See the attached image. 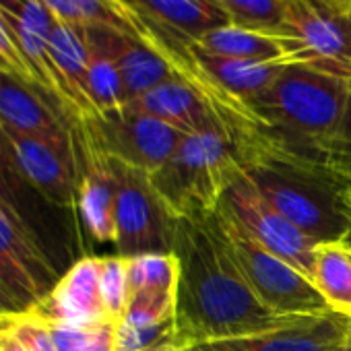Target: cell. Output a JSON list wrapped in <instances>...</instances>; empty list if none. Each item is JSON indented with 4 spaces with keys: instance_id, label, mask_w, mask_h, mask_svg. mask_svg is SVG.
Instances as JSON below:
<instances>
[{
    "instance_id": "1",
    "label": "cell",
    "mask_w": 351,
    "mask_h": 351,
    "mask_svg": "<svg viewBox=\"0 0 351 351\" xmlns=\"http://www.w3.org/2000/svg\"><path fill=\"white\" fill-rule=\"evenodd\" d=\"M213 211L173 223L171 252L180 263L173 316L178 349L269 332L306 318L277 316L258 302L236 269Z\"/></svg>"
},
{
    "instance_id": "2",
    "label": "cell",
    "mask_w": 351,
    "mask_h": 351,
    "mask_svg": "<svg viewBox=\"0 0 351 351\" xmlns=\"http://www.w3.org/2000/svg\"><path fill=\"white\" fill-rule=\"evenodd\" d=\"M244 159L240 138L219 116L215 126L186 134L176 153L149 173V180L171 219L197 217L219 205L236 176L248 167Z\"/></svg>"
},
{
    "instance_id": "3",
    "label": "cell",
    "mask_w": 351,
    "mask_h": 351,
    "mask_svg": "<svg viewBox=\"0 0 351 351\" xmlns=\"http://www.w3.org/2000/svg\"><path fill=\"white\" fill-rule=\"evenodd\" d=\"M349 99V81L287 64L263 93L246 104L271 130L304 136L320 147L337 136Z\"/></svg>"
},
{
    "instance_id": "4",
    "label": "cell",
    "mask_w": 351,
    "mask_h": 351,
    "mask_svg": "<svg viewBox=\"0 0 351 351\" xmlns=\"http://www.w3.org/2000/svg\"><path fill=\"white\" fill-rule=\"evenodd\" d=\"M213 215L236 269L265 308L285 318L318 316L332 310L310 279L261 246L226 205L219 203Z\"/></svg>"
},
{
    "instance_id": "5",
    "label": "cell",
    "mask_w": 351,
    "mask_h": 351,
    "mask_svg": "<svg viewBox=\"0 0 351 351\" xmlns=\"http://www.w3.org/2000/svg\"><path fill=\"white\" fill-rule=\"evenodd\" d=\"M275 36L287 64H302L351 83V44L330 0H287Z\"/></svg>"
},
{
    "instance_id": "6",
    "label": "cell",
    "mask_w": 351,
    "mask_h": 351,
    "mask_svg": "<svg viewBox=\"0 0 351 351\" xmlns=\"http://www.w3.org/2000/svg\"><path fill=\"white\" fill-rule=\"evenodd\" d=\"M106 155V153H104ZM110 167L116 178V250L130 258L149 252H171L173 223L155 195L149 173L114 157Z\"/></svg>"
},
{
    "instance_id": "7",
    "label": "cell",
    "mask_w": 351,
    "mask_h": 351,
    "mask_svg": "<svg viewBox=\"0 0 351 351\" xmlns=\"http://www.w3.org/2000/svg\"><path fill=\"white\" fill-rule=\"evenodd\" d=\"M77 126L101 153L147 173L157 171L186 136L169 124L122 108L83 118Z\"/></svg>"
},
{
    "instance_id": "8",
    "label": "cell",
    "mask_w": 351,
    "mask_h": 351,
    "mask_svg": "<svg viewBox=\"0 0 351 351\" xmlns=\"http://www.w3.org/2000/svg\"><path fill=\"white\" fill-rule=\"evenodd\" d=\"M219 203L234 213L242 228L261 246L300 271L306 279H314V258L318 242L300 232L261 195L248 167H244L236 176Z\"/></svg>"
},
{
    "instance_id": "9",
    "label": "cell",
    "mask_w": 351,
    "mask_h": 351,
    "mask_svg": "<svg viewBox=\"0 0 351 351\" xmlns=\"http://www.w3.org/2000/svg\"><path fill=\"white\" fill-rule=\"evenodd\" d=\"M0 126L9 143L11 161L19 178L54 205H77L81 178L77 138L50 141L17 132L5 124Z\"/></svg>"
},
{
    "instance_id": "10",
    "label": "cell",
    "mask_w": 351,
    "mask_h": 351,
    "mask_svg": "<svg viewBox=\"0 0 351 351\" xmlns=\"http://www.w3.org/2000/svg\"><path fill=\"white\" fill-rule=\"evenodd\" d=\"M141 23L145 38L161 48L186 52L209 32L230 23L219 0H118Z\"/></svg>"
},
{
    "instance_id": "11",
    "label": "cell",
    "mask_w": 351,
    "mask_h": 351,
    "mask_svg": "<svg viewBox=\"0 0 351 351\" xmlns=\"http://www.w3.org/2000/svg\"><path fill=\"white\" fill-rule=\"evenodd\" d=\"M261 195L300 232L318 244L341 242L351 226V217L337 211L332 201L322 199L308 184L293 182L271 167H248Z\"/></svg>"
},
{
    "instance_id": "12",
    "label": "cell",
    "mask_w": 351,
    "mask_h": 351,
    "mask_svg": "<svg viewBox=\"0 0 351 351\" xmlns=\"http://www.w3.org/2000/svg\"><path fill=\"white\" fill-rule=\"evenodd\" d=\"M0 281L27 310L54 285L56 273L29 223L0 205Z\"/></svg>"
},
{
    "instance_id": "13",
    "label": "cell",
    "mask_w": 351,
    "mask_h": 351,
    "mask_svg": "<svg viewBox=\"0 0 351 351\" xmlns=\"http://www.w3.org/2000/svg\"><path fill=\"white\" fill-rule=\"evenodd\" d=\"M0 9H3L13 38L44 93L54 101L69 122H79L66 87L50 56V34L54 29L56 17L50 13L44 0H0Z\"/></svg>"
},
{
    "instance_id": "14",
    "label": "cell",
    "mask_w": 351,
    "mask_h": 351,
    "mask_svg": "<svg viewBox=\"0 0 351 351\" xmlns=\"http://www.w3.org/2000/svg\"><path fill=\"white\" fill-rule=\"evenodd\" d=\"M351 335V316L330 310L269 332L199 343L186 351H341Z\"/></svg>"
},
{
    "instance_id": "15",
    "label": "cell",
    "mask_w": 351,
    "mask_h": 351,
    "mask_svg": "<svg viewBox=\"0 0 351 351\" xmlns=\"http://www.w3.org/2000/svg\"><path fill=\"white\" fill-rule=\"evenodd\" d=\"M99 277L101 258L85 256L77 261L44 298L25 312L42 322H66L77 326H95L106 322L108 316L101 302Z\"/></svg>"
},
{
    "instance_id": "16",
    "label": "cell",
    "mask_w": 351,
    "mask_h": 351,
    "mask_svg": "<svg viewBox=\"0 0 351 351\" xmlns=\"http://www.w3.org/2000/svg\"><path fill=\"white\" fill-rule=\"evenodd\" d=\"M77 151L83 159L77 209L89 236L101 244H116V178L104 155L75 124Z\"/></svg>"
},
{
    "instance_id": "17",
    "label": "cell",
    "mask_w": 351,
    "mask_h": 351,
    "mask_svg": "<svg viewBox=\"0 0 351 351\" xmlns=\"http://www.w3.org/2000/svg\"><path fill=\"white\" fill-rule=\"evenodd\" d=\"M122 110L155 118L184 134L203 132L219 122V116L205 93L182 75L130 99Z\"/></svg>"
},
{
    "instance_id": "18",
    "label": "cell",
    "mask_w": 351,
    "mask_h": 351,
    "mask_svg": "<svg viewBox=\"0 0 351 351\" xmlns=\"http://www.w3.org/2000/svg\"><path fill=\"white\" fill-rule=\"evenodd\" d=\"M0 124L50 141H71L75 136V124L64 118L46 93L5 69H0Z\"/></svg>"
},
{
    "instance_id": "19",
    "label": "cell",
    "mask_w": 351,
    "mask_h": 351,
    "mask_svg": "<svg viewBox=\"0 0 351 351\" xmlns=\"http://www.w3.org/2000/svg\"><path fill=\"white\" fill-rule=\"evenodd\" d=\"M99 29L118 64L124 83L126 104L147 93L149 89L178 77V71H176L169 56L149 38L130 36L108 27Z\"/></svg>"
},
{
    "instance_id": "20",
    "label": "cell",
    "mask_w": 351,
    "mask_h": 351,
    "mask_svg": "<svg viewBox=\"0 0 351 351\" xmlns=\"http://www.w3.org/2000/svg\"><path fill=\"white\" fill-rule=\"evenodd\" d=\"M50 56L66 87L69 99L79 120L95 116V110L87 95L89 46H87L85 27L71 25L56 19L54 29L50 34Z\"/></svg>"
},
{
    "instance_id": "21",
    "label": "cell",
    "mask_w": 351,
    "mask_h": 351,
    "mask_svg": "<svg viewBox=\"0 0 351 351\" xmlns=\"http://www.w3.org/2000/svg\"><path fill=\"white\" fill-rule=\"evenodd\" d=\"M197 66L223 91L230 95L250 101L258 93H263L287 66V62H248V60H234L213 56L197 46L189 48Z\"/></svg>"
},
{
    "instance_id": "22",
    "label": "cell",
    "mask_w": 351,
    "mask_h": 351,
    "mask_svg": "<svg viewBox=\"0 0 351 351\" xmlns=\"http://www.w3.org/2000/svg\"><path fill=\"white\" fill-rule=\"evenodd\" d=\"M89 46V66H87V95L95 114H106L120 110L126 104L124 83L118 64L101 36L99 27H85Z\"/></svg>"
},
{
    "instance_id": "23",
    "label": "cell",
    "mask_w": 351,
    "mask_h": 351,
    "mask_svg": "<svg viewBox=\"0 0 351 351\" xmlns=\"http://www.w3.org/2000/svg\"><path fill=\"white\" fill-rule=\"evenodd\" d=\"M195 46L213 56L234 58V60H248V62L283 60V48L277 36L254 32V29H244L232 23L209 32Z\"/></svg>"
},
{
    "instance_id": "24",
    "label": "cell",
    "mask_w": 351,
    "mask_h": 351,
    "mask_svg": "<svg viewBox=\"0 0 351 351\" xmlns=\"http://www.w3.org/2000/svg\"><path fill=\"white\" fill-rule=\"evenodd\" d=\"M44 3L58 21L79 27H108L145 38L141 23L118 0H44Z\"/></svg>"
},
{
    "instance_id": "25",
    "label": "cell",
    "mask_w": 351,
    "mask_h": 351,
    "mask_svg": "<svg viewBox=\"0 0 351 351\" xmlns=\"http://www.w3.org/2000/svg\"><path fill=\"white\" fill-rule=\"evenodd\" d=\"M312 283L332 310L351 316V252L341 242L318 244Z\"/></svg>"
},
{
    "instance_id": "26",
    "label": "cell",
    "mask_w": 351,
    "mask_h": 351,
    "mask_svg": "<svg viewBox=\"0 0 351 351\" xmlns=\"http://www.w3.org/2000/svg\"><path fill=\"white\" fill-rule=\"evenodd\" d=\"M130 295L143 291L178 293L180 263L173 252H149L126 258Z\"/></svg>"
},
{
    "instance_id": "27",
    "label": "cell",
    "mask_w": 351,
    "mask_h": 351,
    "mask_svg": "<svg viewBox=\"0 0 351 351\" xmlns=\"http://www.w3.org/2000/svg\"><path fill=\"white\" fill-rule=\"evenodd\" d=\"M287 0H219L232 25L275 36L283 17Z\"/></svg>"
},
{
    "instance_id": "28",
    "label": "cell",
    "mask_w": 351,
    "mask_h": 351,
    "mask_svg": "<svg viewBox=\"0 0 351 351\" xmlns=\"http://www.w3.org/2000/svg\"><path fill=\"white\" fill-rule=\"evenodd\" d=\"M99 291L108 320L120 322L130 302L128 267L124 256H101V277Z\"/></svg>"
},
{
    "instance_id": "29",
    "label": "cell",
    "mask_w": 351,
    "mask_h": 351,
    "mask_svg": "<svg viewBox=\"0 0 351 351\" xmlns=\"http://www.w3.org/2000/svg\"><path fill=\"white\" fill-rule=\"evenodd\" d=\"M173 347V318L151 326H128L116 322V351H169Z\"/></svg>"
},
{
    "instance_id": "30",
    "label": "cell",
    "mask_w": 351,
    "mask_h": 351,
    "mask_svg": "<svg viewBox=\"0 0 351 351\" xmlns=\"http://www.w3.org/2000/svg\"><path fill=\"white\" fill-rule=\"evenodd\" d=\"M176 316V293L163 291H143L132 293L124 316L120 318L122 324L128 326H151Z\"/></svg>"
},
{
    "instance_id": "31",
    "label": "cell",
    "mask_w": 351,
    "mask_h": 351,
    "mask_svg": "<svg viewBox=\"0 0 351 351\" xmlns=\"http://www.w3.org/2000/svg\"><path fill=\"white\" fill-rule=\"evenodd\" d=\"M21 184H25V182L19 178L15 167H13L9 143L5 138L3 126H0V205L7 207L19 219L27 221L23 211H21V201H19Z\"/></svg>"
},
{
    "instance_id": "32",
    "label": "cell",
    "mask_w": 351,
    "mask_h": 351,
    "mask_svg": "<svg viewBox=\"0 0 351 351\" xmlns=\"http://www.w3.org/2000/svg\"><path fill=\"white\" fill-rule=\"evenodd\" d=\"M29 351H58L54 345V339L50 335V328L46 322L29 316L27 312L17 314L13 326L9 328Z\"/></svg>"
},
{
    "instance_id": "33",
    "label": "cell",
    "mask_w": 351,
    "mask_h": 351,
    "mask_svg": "<svg viewBox=\"0 0 351 351\" xmlns=\"http://www.w3.org/2000/svg\"><path fill=\"white\" fill-rule=\"evenodd\" d=\"M58 351H83L93 326H77L66 322H46Z\"/></svg>"
},
{
    "instance_id": "34",
    "label": "cell",
    "mask_w": 351,
    "mask_h": 351,
    "mask_svg": "<svg viewBox=\"0 0 351 351\" xmlns=\"http://www.w3.org/2000/svg\"><path fill=\"white\" fill-rule=\"evenodd\" d=\"M83 351H116V322H99L91 328Z\"/></svg>"
},
{
    "instance_id": "35",
    "label": "cell",
    "mask_w": 351,
    "mask_h": 351,
    "mask_svg": "<svg viewBox=\"0 0 351 351\" xmlns=\"http://www.w3.org/2000/svg\"><path fill=\"white\" fill-rule=\"evenodd\" d=\"M25 308L17 302V298L0 281V314H23Z\"/></svg>"
},
{
    "instance_id": "36",
    "label": "cell",
    "mask_w": 351,
    "mask_h": 351,
    "mask_svg": "<svg viewBox=\"0 0 351 351\" xmlns=\"http://www.w3.org/2000/svg\"><path fill=\"white\" fill-rule=\"evenodd\" d=\"M0 351H29L11 330L0 332Z\"/></svg>"
},
{
    "instance_id": "37",
    "label": "cell",
    "mask_w": 351,
    "mask_h": 351,
    "mask_svg": "<svg viewBox=\"0 0 351 351\" xmlns=\"http://www.w3.org/2000/svg\"><path fill=\"white\" fill-rule=\"evenodd\" d=\"M335 138L351 147V99H349V106H347L345 118H343L341 128H339V132H337V136H335Z\"/></svg>"
},
{
    "instance_id": "38",
    "label": "cell",
    "mask_w": 351,
    "mask_h": 351,
    "mask_svg": "<svg viewBox=\"0 0 351 351\" xmlns=\"http://www.w3.org/2000/svg\"><path fill=\"white\" fill-rule=\"evenodd\" d=\"M337 9H339V7H337ZM339 17H341L343 29H345V34H347V38H349V44H351V13L339 9Z\"/></svg>"
},
{
    "instance_id": "39",
    "label": "cell",
    "mask_w": 351,
    "mask_h": 351,
    "mask_svg": "<svg viewBox=\"0 0 351 351\" xmlns=\"http://www.w3.org/2000/svg\"><path fill=\"white\" fill-rule=\"evenodd\" d=\"M17 314H0V330H9L15 322Z\"/></svg>"
},
{
    "instance_id": "40",
    "label": "cell",
    "mask_w": 351,
    "mask_h": 351,
    "mask_svg": "<svg viewBox=\"0 0 351 351\" xmlns=\"http://www.w3.org/2000/svg\"><path fill=\"white\" fill-rule=\"evenodd\" d=\"M335 7H339L341 11H349L351 13V0H330Z\"/></svg>"
},
{
    "instance_id": "41",
    "label": "cell",
    "mask_w": 351,
    "mask_h": 351,
    "mask_svg": "<svg viewBox=\"0 0 351 351\" xmlns=\"http://www.w3.org/2000/svg\"><path fill=\"white\" fill-rule=\"evenodd\" d=\"M341 244L351 252V226H349V230H347V234L343 236V240H341Z\"/></svg>"
},
{
    "instance_id": "42",
    "label": "cell",
    "mask_w": 351,
    "mask_h": 351,
    "mask_svg": "<svg viewBox=\"0 0 351 351\" xmlns=\"http://www.w3.org/2000/svg\"><path fill=\"white\" fill-rule=\"evenodd\" d=\"M341 351H351V335H349V341H347V345H345Z\"/></svg>"
},
{
    "instance_id": "43",
    "label": "cell",
    "mask_w": 351,
    "mask_h": 351,
    "mask_svg": "<svg viewBox=\"0 0 351 351\" xmlns=\"http://www.w3.org/2000/svg\"><path fill=\"white\" fill-rule=\"evenodd\" d=\"M169 351H186V349H178V347H173V349H169Z\"/></svg>"
},
{
    "instance_id": "44",
    "label": "cell",
    "mask_w": 351,
    "mask_h": 351,
    "mask_svg": "<svg viewBox=\"0 0 351 351\" xmlns=\"http://www.w3.org/2000/svg\"><path fill=\"white\" fill-rule=\"evenodd\" d=\"M0 332H5V330H0Z\"/></svg>"
}]
</instances>
